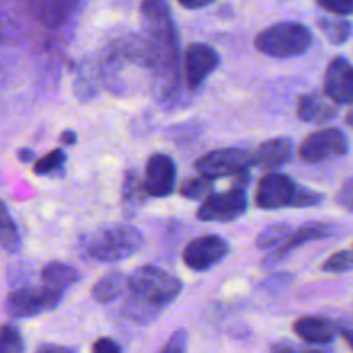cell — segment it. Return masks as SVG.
Returning a JSON list of instances; mask_svg holds the SVG:
<instances>
[{"instance_id": "6da1fadb", "label": "cell", "mask_w": 353, "mask_h": 353, "mask_svg": "<svg viewBox=\"0 0 353 353\" xmlns=\"http://www.w3.org/2000/svg\"><path fill=\"white\" fill-rule=\"evenodd\" d=\"M126 303L121 309L131 323L148 324L181 293V281L154 265H141L128 278Z\"/></svg>"}, {"instance_id": "7a4b0ae2", "label": "cell", "mask_w": 353, "mask_h": 353, "mask_svg": "<svg viewBox=\"0 0 353 353\" xmlns=\"http://www.w3.org/2000/svg\"><path fill=\"white\" fill-rule=\"evenodd\" d=\"M141 19L145 31L143 43L152 68L162 78L169 72L174 76L178 65V34L165 0H143Z\"/></svg>"}, {"instance_id": "3957f363", "label": "cell", "mask_w": 353, "mask_h": 353, "mask_svg": "<svg viewBox=\"0 0 353 353\" xmlns=\"http://www.w3.org/2000/svg\"><path fill=\"white\" fill-rule=\"evenodd\" d=\"M143 247V234L130 224H116L97 230L81 240L86 257L99 262H119L133 257Z\"/></svg>"}, {"instance_id": "277c9868", "label": "cell", "mask_w": 353, "mask_h": 353, "mask_svg": "<svg viewBox=\"0 0 353 353\" xmlns=\"http://www.w3.org/2000/svg\"><path fill=\"white\" fill-rule=\"evenodd\" d=\"M324 202V195L316 190L299 185L290 176L268 172L261 178L255 193L257 207L265 210L286 209V207H317Z\"/></svg>"}, {"instance_id": "5b68a950", "label": "cell", "mask_w": 353, "mask_h": 353, "mask_svg": "<svg viewBox=\"0 0 353 353\" xmlns=\"http://www.w3.org/2000/svg\"><path fill=\"white\" fill-rule=\"evenodd\" d=\"M312 31L300 23H278L265 28L255 38V48L274 59L302 55L312 45Z\"/></svg>"}, {"instance_id": "8992f818", "label": "cell", "mask_w": 353, "mask_h": 353, "mask_svg": "<svg viewBox=\"0 0 353 353\" xmlns=\"http://www.w3.org/2000/svg\"><path fill=\"white\" fill-rule=\"evenodd\" d=\"M254 165V155L243 148H219L202 155L195 162V169L200 176L216 179L224 176H241Z\"/></svg>"}, {"instance_id": "52a82bcc", "label": "cell", "mask_w": 353, "mask_h": 353, "mask_svg": "<svg viewBox=\"0 0 353 353\" xmlns=\"http://www.w3.org/2000/svg\"><path fill=\"white\" fill-rule=\"evenodd\" d=\"M348 154V138L338 128L310 133L299 147V157L307 164H319L330 159L343 157Z\"/></svg>"}, {"instance_id": "ba28073f", "label": "cell", "mask_w": 353, "mask_h": 353, "mask_svg": "<svg viewBox=\"0 0 353 353\" xmlns=\"http://www.w3.org/2000/svg\"><path fill=\"white\" fill-rule=\"evenodd\" d=\"M64 293L43 286V288H19L7 296V312L17 319L33 317L55 309Z\"/></svg>"}, {"instance_id": "9c48e42d", "label": "cell", "mask_w": 353, "mask_h": 353, "mask_svg": "<svg viewBox=\"0 0 353 353\" xmlns=\"http://www.w3.org/2000/svg\"><path fill=\"white\" fill-rule=\"evenodd\" d=\"M248 209V199L243 188L234 186L224 193H212L196 210L199 221L205 223H228L243 216Z\"/></svg>"}, {"instance_id": "30bf717a", "label": "cell", "mask_w": 353, "mask_h": 353, "mask_svg": "<svg viewBox=\"0 0 353 353\" xmlns=\"http://www.w3.org/2000/svg\"><path fill=\"white\" fill-rule=\"evenodd\" d=\"M230 255V243L217 234H205L188 241L183 250V261L192 271L203 272L212 269Z\"/></svg>"}, {"instance_id": "8fae6325", "label": "cell", "mask_w": 353, "mask_h": 353, "mask_svg": "<svg viewBox=\"0 0 353 353\" xmlns=\"http://www.w3.org/2000/svg\"><path fill=\"white\" fill-rule=\"evenodd\" d=\"M324 97L333 103H353V64L345 57H334L327 64L323 83Z\"/></svg>"}, {"instance_id": "7c38bea8", "label": "cell", "mask_w": 353, "mask_h": 353, "mask_svg": "<svg viewBox=\"0 0 353 353\" xmlns=\"http://www.w3.org/2000/svg\"><path fill=\"white\" fill-rule=\"evenodd\" d=\"M145 193L150 196H168L176 188V164L169 155L154 154L147 162L143 178Z\"/></svg>"}, {"instance_id": "4fadbf2b", "label": "cell", "mask_w": 353, "mask_h": 353, "mask_svg": "<svg viewBox=\"0 0 353 353\" xmlns=\"http://www.w3.org/2000/svg\"><path fill=\"white\" fill-rule=\"evenodd\" d=\"M219 65V55L205 43H190L185 50V79L190 88H199Z\"/></svg>"}, {"instance_id": "5bb4252c", "label": "cell", "mask_w": 353, "mask_h": 353, "mask_svg": "<svg viewBox=\"0 0 353 353\" xmlns=\"http://www.w3.org/2000/svg\"><path fill=\"white\" fill-rule=\"evenodd\" d=\"M336 234V228L333 224L327 223H307L303 226H300L299 230L293 231V234L290 236V240L286 241L285 247L278 248V250L271 252L268 257L264 259L265 268H274L279 262L285 261L290 254H292L295 248L302 247V245L310 243V241H319L326 240Z\"/></svg>"}, {"instance_id": "9a60e30c", "label": "cell", "mask_w": 353, "mask_h": 353, "mask_svg": "<svg viewBox=\"0 0 353 353\" xmlns=\"http://www.w3.org/2000/svg\"><path fill=\"white\" fill-rule=\"evenodd\" d=\"M252 155H254V165L264 171L276 172L293 159V141L286 137L272 138L264 141Z\"/></svg>"}, {"instance_id": "2e32d148", "label": "cell", "mask_w": 353, "mask_h": 353, "mask_svg": "<svg viewBox=\"0 0 353 353\" xmlns=\"http://www.w3.org/2000/svg\"><path fill=\"white\" fill-rule=\"evenodd\" d=\"M293 331L309 345H327L336 338L338 324L324 317H300L293 323Z\"/></svg>"}, {"instance_id": "e0dca14e", "label": "cell", "mask_w": 353, "mask_h": 353, "mask_svg": "<svg viewBox=\"0 0 353 353\" xmlns=\"http://www.w3.org/2000/svg\"><path fill=\"white\" fill-rule=\"evenodd\" d=\"M336 103L319 93H307L296 102V114L303 123L324 124L336 116Z\"/></svg>"}, {"instance_id": "ac0fdd59", "label": "cell", "mask_w": 353, "mask_h": 353, "mask_svg": "<svg viewBox=\"0 0 353 353\" xmlns=\"http://www.w3.org/2000/svg\"><path fill=\"white\" fill-rule=\"evenodd\" d=\"M79 281V272L69 264H62V262H50L41 271V283L43 286L57 292H65V288L76 285Z\"/></svg>"}, {"instance_id": "d6986e66", "label": "cell", "mask_w": 353, "mask_h": 353, "mask_svg": "<svg viewBox=\"0 0 353 353\" xmlns=\"http://www.w3.org/2000/svg\"><path fill=\"white\" fill-rule=\"evenodd\" d=\"M128 290V278L121 272H109L93 285L92 296L99 303H112Z\"/></svg>"}, {"instance_id": "ffe728a7", "label": "cell", "mask_w": 353, "mask_h": 353, "mask_svg": "<svg viewBox=\"0 0 353 353\" xmlns=\"http://www.w3.org/2000/svg\"><path fill=\"white\" fill-rule=\"evenodd\" d=\"M293 234L292 228L285 223H276L271 224V226L264 228V230L259 233L257 240H255V245L257 248H262V250H278V248L285 247L286 241L290 240V236Z\"/></svg>"}, {"instance_id": "44dd1931", "label": "cell", "mask_w": 353, "mask_h": 353, "mask_svg": "<svg viewBox=\"0 0 353 353\" xmlns=\"http://www.w3.org/2000/svg\"><path fill=\"white\" fill-rule=\"evenodd\" d=\"M0 247L9 254H17L21 250L19 230L2 200H0Z\"/></svg>"}, {"instance_id": "7402d4cb", "label": "cell", "mask_w": 353, "mask_h": 353, "mask_svg": "<svg viewBox=\"0 0 353 353\" xmlns=\"http://www.w3.org/2000/svg\"><path fill=\"white\" fill-rule=\"evenodd\" d=\"M317 24L324 37L334 45L345 43L352 34V24L341 17H319Z\"/></svg>"}, {"instance_id": "603a6c76", "label": "cell", "mask_w": 353, "mask_h": 353, "mask_svg": "<svg viewBox=\"0 0 353 353\" xmlns=\"http://www.w3.org/2000/svg\"><path fill=\"white\" fill-rule=\"evenodd\" d=\"M214 192V179L205 178V176H196V178L186 179L179 188L181 196L190 200H205L212 195Z\"/></svg>"}, {"instance_id": "cb8c5ba5", "label": "cell", "mask_w": 353, "mask_h": 353, "mask_svg": "<svg viewBox=\"0 0 353 353\" xmlns=\"http://www.w3.org/2000/svg\"><path fill=\"white\" fill-rule=\"evenodd\" d=\"M24 338L14 324H3L0 327V353H23Z\"/></svg>"}, {"instance_id": "d4e9b609", "label": "cell", "mask_w": 353, "mask_h": 353, "mask_svg": "<svg viewBox=\"0 0 353 353\" xmlns=\"http://www.w3.org/2000/svg\"><path fill=\"white\" fill-rule=\"evenodd\" d=\"M147 195L143 188V179H140V174L134 169H130L124 176L123 185V199L126 203H140L143 196Z\"/></svg>"}, {"instance_id": "484cf974", "label": "cell", "mask_w": 353, "mask_h": 353, "mask_svg": "<svg viewBox=\"0 0 353 353\" xmlns=\"http://www.w3.org/2000/svg\"><path fill=\"white\" fill-rule=\"evenodd\" d=\"M65 162V154L61 148H55V150L48 152L47 155H43L41 159H38L33 165V172L38 176L52 174V172L59 171V169L64 165Z\"/></svg>"}, {"instance_id": "4316f807", "label": "cell", "mask_w": 353, "mask_h": 353, "mask_svg": "<svg viewBox=\"0 0 353 353\" xmlns=\"http://www.w3.org/2000/svg\"><path fill=\"white\" fill-rule=\"evenodd\" d=\"M321 269L326 272H348L353 269V252L343 250V252H336V254L331 255L330 259L324 261V264L321 265Z\"/></svg>"}, {"instance_id": "83f0119b", "label": "cell", "mask_w": 353, "mask_h": 353, "mask_svg": "<svg viewBox=\"0 0 353 353\" xmlns=\"http://www.w3.org/2000/svg\"><path fill=\"white\" fill-rule=\"evenodd\" d=\"M321 9L334 16H350L353 14V0H316Z\"/></svg>"}, {"instance_id": "f1b7e54d", "label": "cell", "mask_w": 353, "mask_h": 353, "mask_svg": "<svg viewBox=\"0 0 353 353\" xmlns=\"http://www.w3.org/2000/svg\"><path fill=\"white\" fill-rule=\"evenodd\" d=\"M186 347H188V336H186L185 330H178L171 334L168 343L162 347L159 353H186Z\"/></svg>"}, {"instance_id": "f546056e", "label": "cell", "mask_w": 353, "mask_h": 353, "mask_svg": "<svg viewBox=\"0 0 353 353\" xmlns=\"http://www.w3.org/2000/svg\"><path fill=\"white\" fill-rule=\"evenodd\" d=\"M271 353H331L324 348L317 347H299L290 341H281V343H274L271 347Z\"/></svg>"}, {"instance_id": "4dcf8cb0", "label": "cell", "mask_w": 353, "mask_h": 353, "mask_svg": "<svg viewBox=\"0 0 353 353\" xmlns=\"http://www.w3.org/2000/svg\"><path fill=\"white\" fill-rule=\"evenodd\" d=\"M336 203L343 209L353 212V178L347 179L336 195Z\"/></svg>"}, {"instance_id": "1f68e13d", "label": "cell", "mask_w": 353, "mask_h": 353, "mask_svg": "<svg viewBox=\"0 0 353 353\" xmlns=\"http://www.w3.org/2000/svg\"><path fill=\"white\" fill-rule=\"evenodd\" d=\"M92 353H123V350L112 338H99L93 343Z\"/></svg>"}, {"instance_id": "d6a6232c", "label": "cell", "mask_w": 353, "mask_h": 353, "mask_svg": "<svg viewBox=\"0 0 353 353\" xmlns=\"http://www.w3.org/2000/svg\"><path fill=\"white\" fill-rule=\"evenodd\" d=\"M179 6L185 7V9H202V7L209 6L214 0H178Z\"/></svg>"}, {"instance_id": "836d02e7", "label": "cell", "mask_w": 353, "mask_h": 353, "mask_svg": "<svg viewBox=\"0 0 353 353\" xmlns=\"http://www.w3.org/2000/svg\"><path fill=\"white\" fill-rule=\"evenodd\" d=\"M338 333L345 338V341H347V345L353 352V327L347 326V324H338Z\"/></svg>"}, {"instance_id": "e575fe53", "label": "cell", "mask_w": 353, "mask_h": 353, "mask_svg": "<svg viewBox=\"0 0 353 353\" xmlns=\"http://www.w3.org/2000/svg\"><path fill=\"white\" fill-rule=\"evenodd\" d=\"M34 353H72V350L61 347V345H41Z\"/></svg>"}, {"instance_id": "d590c367", "label": "cell", "mask_w": 353, "mask_h": 353, "mask_svg": "<svg viewBox=\"0 0 353 353\" xmlns=\"http://www.w3.org/2000/svg\"><path fill=\"white\" fill-rule=\"evenodd\" d=\"M17 159H19L21 162H24V164H28V162H31L34 159V152L30 150V148H21V150L17 152Z\"/></svg>"}, {"instance_id": "8d00e7d4", "label": "cell", "mask_w": 353, "mask_h": 353, "mask_svg": "<svg viewBox=\"0 0 353 353\" xmlns=\"http://www.w3.org/2000/svg\"><path fill=\"white\" fill-rule=\"evenodd\" d=\"M76 140H78V138H76V133L74 131H71V130H65V131H62V134H61V141L64 145H74L76 143Z\"/></svg>"}, {"instance_id": "74e56055", "label": "cell", "mask_w": 353, "mask_h": 353, "mask_svg": "<svg viewBox=\"0 0 353 353\" xmlns=\"http://www.w3.org/2000/svg\"><path fill=\"white\" fill-rule=\"evenodd\" d=\"M347 123H348V126L353 128V109L347 114Z\"/></svg>"}]
</instances>
